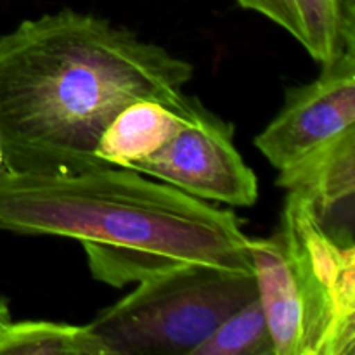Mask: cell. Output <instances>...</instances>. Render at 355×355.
I'll list each match as a JSON object with an SVG mask.
<instances>
[{
    "instance_id": "obj_13",
    "label": "cell",
    "mask_w": 355,
    "mask_h": 355,
    "mask_svg": "<svg viewBox=\"0 0 355 355\" xmlns=\"http://www.w3.org/2000/svg\"><path fill=\"white\" fill-rule=\"evenodd\" d=\"M9 321H10L9 309H7V305L3 304V300H0V328H2V326Z\"/></svg>"
},
{
    "instance_id": "obj_5",
    "label": "cell",
    "mask_w": 355,
    "mask_h": 355,
    "mask_svg": "<svg viewBox=\"0 0 355 355\" xmlns=\"http://www.w3.org/2000/svg\"><path fill=\"white\" fill-rule=\"evenodd\" d=\"M130 170L210 203L253 207L259 200V180L236 148L232 125L207 107Z\"/></svg>"
},
{
    "instance_id": "obj_11",
    "label": "cell",
    "mask_w": 355,
    "mask_h": 355,
    "mask_svg": "<svg viewBox=\"0 0 355 355\" xmlns=\"http://www.w3.org/2000/svg\"><path fill=\"white\" fill-rule=\"evenodd\" d=\"M0 355H106L89 326L52 321L6 322Z\"/></svg>"
},
{
    "instance_id": "obj_14",
    "label": "cell",
    "mask_w": 355,
    "mask_h": 355,
    "mask_svg": "<svg viewBox=\"0 0 355 355\" xmlns=\"http://www.w3.org/2000/svg\"><path fill=\"white\" fill-rule=\"evenodd\" d=\"M3 168V155H2V148H0V170Z\"/></svg>"
},
{
    "instance_id": "obj_1",
    "label": "cell",
    "mask_w": 355,
    "mask_h": 355,
    "mask_svg": "<svg viewBox=\"0 0 355 355\" xmlns=\"http://www.w3.org/2000/svg\"><path fill=\"white\" fill-rule=\"evenodd\" d=\"M193 64L104 17L73 9L26 19L0 35L3 170L76 173L104 166L96 149L128 104L153 99L184 116Z\"/></svg>"
},
{
    "instance_id": "obj_4",
    "label": "cell",
    "mask_w": 355,
    "mask_h": 355,
    "mask_svg": "<svg viewBox=\"0 0 355 355\" xmlns=\"http://www.w3.org/2000/svg\"><path fill=\"white\" fill-rule=\"evenodd\" d=\"M279 229L307 302L305 355H352L355 245H336L295 193H288Z\"/></svg>"
},
{
    "instance_id": "obj_8",
    "label": "cell",
    "mask_w": 355,
    "mask_h": 355,
    "mask_svg": "<svg viewBox=\"0 0 355 355\" xmlns=\"http://www.w3.org/2000/svg\"><path fill=\"white\" fill-rule=\"evenodd\" d=\"M248 252L274 355H305L307 302L283 231L277 229L269 238H250Z\"/></svg>"
},
{
    "instance_id": "obj_3",
    "label": "cell",
    "mask_w": 355,
    "mask_h": 355,
    "mask_svg": "<svg viewBox=\"0 0 355 355\" xmlns=\"http://www.w3.org/2000/svg\"><path fill=\"white\" fill-rule=\"evenodd\" d=\"M255 297L250 270L182 263L137 283L87 326L106 355H193Z\"/></svg>"
},
{
    "instance_id": "obj_2",
    "label": "cell",
    "mask_w": 355,
    "mask_h": 355,
    "mask_svg": "<svg viewBox=\"0 0 355 355\" xmlns=\"http://www.w3.org/2000/svg\"><path fill=\"white\" fill-rule=\"evenodd\" d=\"M0 231L78 239L114 288L182 263L252 270L236 215L121 166L76 173L0 170Z\"/></svg>"
},
{
    "instance_id": "obj_12",
    "label": "cell",
    "mask_w": 355,
    "mask_h": 355,
    "mask_svg": "<svg viewBox=\"0 0 355 355\" xmlns=\"http://www.w3.org/2000/svg\"><path fill=\"white\" fill-rule=\"evenodd\" d=\"M193 355H274L259 297L224 319Z\"/></svg>"
},
{
    "instance_id": "obj_7",
    "label": "cell",
    "mask_w": 355,
    "mask_h": 355,
    "mask_svg": "<svg viewBox=\"0 0 355 355\" xmlns=\"http://www.w3.org/2000/svg\"><path fill=\"white\" fill-rule=\"evenodd\" d=\"M277 186L298 194L336 245H355V130L298 165L281 170Z\"/></svg>"
},
{
    "instance_id": "obj_10",
    "label": "cell",
    "mask_w": 355,
    "mask_h": 355,
    "mask_svg": "<svg viewBox=\"0 0 355 355\" xmlns=\"http://www.w3.org/2000/svg\"><path fill=\"white\" fill-rule=\"evenodd\" d=\"M193 118L184 116L159 101H135L123 107L101 135L96 149L97 159L104 166L132 168L165 146Z\"/></svg>"
},
{
    "instance_id": "obj_6",
    "label": "cell",
    "mask_w": 355,
    "mask_h": 355,
    "mask_svg": "<svg viewBox=\"0 0 355 355\" xmlns=\"http://www.w3.org/2000/svg\"><path fill=\"white\" fill-rule=\"evenodd\" d=\"M321 68L318 78L288 90L279 113L255 137V148L277 172L355 130V51Z\"/></svg>"
},
{
    "instance_id": "obj_9",
    "label": "cell",
    "mask_w": 355,
    "mask_h": 355,
    "mask_svg": "<svg viewBox=\"0 0 355 355\" xmlns=\"http://www.w3.org/2000/svg\"><path fill=\"white\" fill-rule=\"evenodd\" d=\"M290 33L324 66L355 51V0H236Z\"/></svg>"
}]
</instances>
